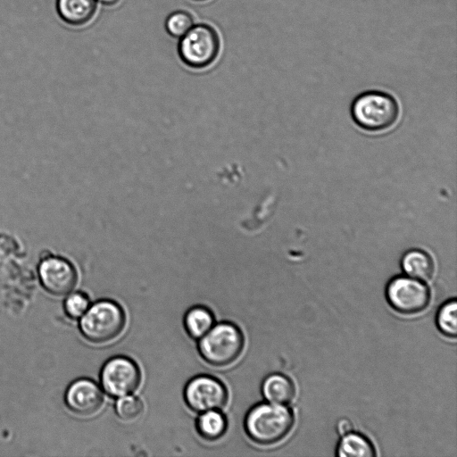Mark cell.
<instances>
[{
    "label": "cell",
    "mask_w": 457,
    "mask_h": 457,
    "mask_svg": "<svg viewBox=\"0 0 457 457\" xmlns=\"http://www.w3.org/2000/svg\"><path fill=\"white\" fill-rule=\"evenodd\" d=\"M295 425L293 411L286 404L260 403L253 406L244 420L245 430L251 440L262 445H271L284 440Z\"/></svg>",
    "instance_id": "obj_1"
},
{
    "label": "cell",
    "mask_w": 457,
    "mask_h": 457,
    "mask_svg": "<svg viewBox=\"0 0 457 457\" xmlns=\"http://www.w3.org/2000/svg\"><path fill=\"white\" fill-rule=\"evenodd\" d=\"M351 114L360 128L370 132H380L396 123L399 106L396 100L387 93L367 91L354 98Z\"/></svg>",
    "instance_id": "obj_2"
},
{
    "label": "cell",
    "mask_w": 457,
    "mask_h": 457,
    "mask_svg": "<svg viewBox=\"0 0 457 457\" xmlns=\"http://www.w3.org/2000/svg\"><path fill=\"white\" fill-rule=\"evenodd\" d=\"M125 321V313L116 302L99 300L90 305L79 319V327L87 340L103 344L120 336Z\"/></svg>",
    "instance_id": "obj_3"
},
{
    "label": "cell",
    "mask_w": 457,
    "mask_h": 457,
    "mask_svg": "<svg viewBox=\"0 0 457 457\" xmlns=\"http://www.w3.org/2000/svg\"><path fill=\"white\" fill-rule=\"evenodd\" d=\"M177 51L181 62L188 68H208L216 61L220 52L219 33L209 24H194L179 39Z\"/></svg>",
    "instance_id": "obj_4"
},
{
    "label": "cell",
    "mask_w": 457,
    "mask_h": 457,
    "mask_svg": "<svg viewBox=\"0 0 457 457\" xmlns=\"http://www.w3.org/2000/svg\"><path fill=\"white\" fill-rule=\"evenodd\" d=\"M244 347V336L238 327L220 322L199 339L198 351L209 364L222 367L234 362Z\"/></svg>",
    "instance_id": "obj_5"
},
{
    "label": "cell",
    "mask_w": 457,
    "mask_h": 457,
    "mask_svg": "<svg viewBox=\"0 0 457 457\" xmlns=\"http://www.w3.org/2000/svg\"><path fill=\"white\" fill-rule=\"evenodd\" d=\"M386 298L395 312L413 315L423 312L429 304L430 291L421 280L409 276L392 278L386 286Z\"/></svg>",
    "instance_id": "obj_6"
},
{
    "label": "cell",
    "mask_w": 457,
    "mask_h": 457,
    "mask_svg": "<svg viewBox=\"0 0 457 457\" xmlns=\"http://www.w3.org/2000/svg\"><path fill=\"white\" fill-rule=\"evenodd\" d=\"M141 373L137 364L126 356H114L103 365L100 383L104 391L112 397L134 392L139 386Z\"/></svg>",
    "instance_id": "obj_7"
},
{
    "label": "cell",
    "mask_w": 457,
    "mask_h": 457,
    "mask_svg": "<svg viewBox=\"0 0 457 457\" xmlns=\"http://www.w3.org/2000/svg\"><path fill=\"white\" fill-rule=\"evenodd\" d=\"M184 399L187 405L196 412L222 408L228 400L225 386L209 375L192 378L185 386Z\"/></svg>",
    "instance_id": "obj_8"
},
{
    "label": "cell",
    "mask_w": 457,
    "mask_h": 457,
    "mask_svg": "<svg viewBox=\"0 0 457 457\" xmlns=\"http://www.w3.org/2000/svg\"><path fill=\"white\" fill-rule=\"evenodd\" d=\"M38 275L43 288L55 296L71 293L78 279L77 271L72 263L57 256L43 259L38 266Z\"/></svg>",
    "instance_id": "obj_9"
},
{
    "label": "cell",
    "mask_w": 457,
    "mask_h": 457,
    "mask_svg": "<svg viewBox=\"0 0 457 457\" xmlns=\"http://www.w3.org/2000/svg\"><path fill=\"white\" fill-rule=\"evenodd\" d=\"M104 402L101 387L87 378L72 381L64 394L68 409L79 416H90L99 411Z\"/></svg>",
    "instance_id": "obj_10"
},
{
    "label": "cell",
    "mask_w": 457,
    "mask_h": 457,
    "mask_svg": "<svg viewBox=\"0 0 457 457\" xmlns=\"http://www.w3.org/2000/svg\"><path fill=\"white\" fill-rule=\"evenodd\" d=\"M96 0H56L55 8L60 19L69 26L88 24L97 11Z\"/></svg>",
    "instance_id": "obj_11"
},
{
    "label": "cell",
    "mask_w": 457,
    "mask_h": 457,
    "mask_svg": "<svg viewBox=\"0 0 457 457\" xmlns=\"http://www.w3.org/2000/svg\"><path fill=\"white\" fill-rule=\"evenodd\" d=\"M262 394L266 401L287 404L295 396V386L293 380L282 373H271L262 383Z\"/></svg>",
    "instance_id": "obj_12"
},
{
    "label": "cell",
    "mask_w": 457,
    "mask_h": 457,
    "mask_svg": "<svg viewBox=\"0 0 457 457\" xmlns=\"http://www.w3.org/2000/svg\"><path fill=\"white\" fill-rule=\"evenodd\" d=\"M401 267L406 276L427 281L435 272V263L428 253L421 249H411L403 253Z\"/></svg>",
    "instance_id": "obj_13"
},
{
    "label": "cell",
    "mask_w": 457,
    "mask_h": 457,
    "mask_svg": "<svg viewBox=\"0 0 457 457\" xmlns=\"http://www.w3.org/2000/svg\"><path fill=\"white\" fill-rule=\"evenodd\" d=\"M336 454L340 457H374L377 455L372 442L364 435L351 431L341 436Z\"/></svg>",
    "instance_id": "obj_14"
},
{
    "label": "cell",
    "mask_w": 457,
    "mask_h": 457,
    "mask_svg": "<svg viewBox=\"0 0 457 457\" xmlns=\"http://www.w3.org/2000/svg\"><path fill=\"white\" fill-rule=\"evenodd\" d=\"M212 312L205 306L196 305L187 310L184 316V327L187 335L194 339H200L213 326Z\"/></svg>",
    "instance_id": "obj_15"
},
{
    "label": "cell",
    "mask_w": 457,
    "mask_h": 457,
    "mask_svg": "<svg viewBox=\"0 0 457 457\" xmlns=\"http://www.w3.org/2000/svg\"><path fill=\"white\" fill-rule=\"evenodd\" d=\"M198 416L195 428L204 439L213 441L221 437L227 430L228 422L225 415L218 409L209 410Z\"/></svg>",
    "instance_id": "obj_16"
},
{
    "label": "cell",
    "mask_w": 457,
    "mask_h": 457,
    "mask_svg": "<svg viewBox=\"0 0 457 457\" xmlns=\"http://www.w3.org/2000/svg\"><path fill=\"white\" fill-rule=\"evenodd\" d=\"M457 304L451 299L444 303L436 315V325L438 330L448 337L454 338L457 334Z\"/></svg>",
    "instance_id": "obj_17"
},
{
    "label": "cell",
    "mask_w": 457,
    "mask_h": 457,
    "mask_svg": "<svg viewBox=\"0 0 457 457\" xmlns=\"http://www.w3.org/2000/svg\"><path fill=\"white\" fill-rule=\"evenodd\" d=\"M195 24L193 15L185 10H177L170 12L164 22L166 32L173 38L179 39Z\"/></svg>",
    "instance_id": "obj_18"
},
{
    "label": "cell",
    "mask_w": 457,
    "mask_h": 457,
    "mask_svg": "<svg viewBox=\"0 0 457 457\" xmlns=\"http://www.w3.org/2000/svg\"><path fill=\"white\" fill-rule=\"evenodd\" d=\"M144 406L141 400L134 395H126L118 397L115 403V411L120 419L133 421L143 413Z\"/></svg>",
    "instance_id": "obj_19"
},
{
    "label": "cell",
    "mask_w": 457,
    "mask_h": 457,
    "mask_svg": "<svg viewBox=\"0 0 457 457\" xmlns=\"http://www.w3.org/2000/svg\"><path fill=\"white\" fill-rule=\"evenodd\" d=\"M89 306L90 300L83 292L69 293L63 302L64 312L71 320H79Z\"/></svg>",
    "instance_id": "obj_20"
},
{
    "label": "cell",
    "mask_w": 457,
    "mask_h": 457,
    "mask_svg": "<svg viewBox=\"0 0 457 457\" xmlns=\"http://www.w3.org/2000/svg\"><path fill=\"white\" fill-rule=\"evenodd\" d=\"M353 426L351 420L343 418L337 421V431L340 436L345 435L353 431Z\"/></svg>",
    "instance_id": "obj_21"
},
{
    "label": "cell",
    "mask_w": 457,
    "mask_h": 457,
    "mask_svg": "<svg viewBox=\"0 0 457 457\" xmlns=\"http://www.w3.org/2000/svg\"><path fill=\"white\" fill-rule=\"evenodd\" d=\"M96 2L101 5L112 7L118 4L120 2V0H96Z\"/></svg>",
    "instance_id": "obj_22"
},
{
    "label": "cell",
    "mask_w": 457,
    "mask_h": 457,
    "mask_svg": "<svg viewBox=\"0 0 457 457\" xmlns=\"http://www.w3.org/2000/svg\"><path fill=\"white\" fill-rule=\"evenodd\" d=\"M195 2H205V1H208V0H193Z\"/></svg>",
    "instance_id": "obj_23"
}]
</instances>
